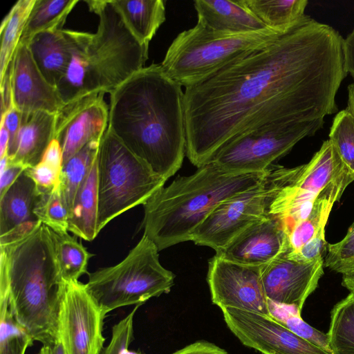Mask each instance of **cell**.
<instances>
[{
  "mask_svg": "<svg viewBox=\"0 0 354 354\" xmlns=\"http://www.w3.org/2000/svg\"><path fill=\"white\" fill-rule=\"evenodd\" d=\"M344 38L308 15L277 38L185 88L186 156L197 168L227 142L272 122L324 120L337 113L348 73Z\"/></svg>",
  "mask_w": 354,
  "mask_h": 354,
  "instance_id": "6da1fadb",
  "label": "cell"
},
{
  "mask_svg": "<svg viewBox=\"0 0 354 354\" xmlns=\"http://www.w3.org/2000/svg\"><path fill=\"white\" fill-rule=\"evenodd\" d=\"M110 94L107 129L167 180L186 155L184 93L161 64L137 71Z\"/></svg>",
  "mask_w": 354,
  "mask_h": 354,
  "instance_id": "7a4b0ae2",
  "label": "cell"
},
{
  "mask_svg": "<svg viewBox=\"0 0 354 354\" xmlns=\"http://www.w3.org/2000/svg\"><path fill=\"white\" fill-rule=\"evenodd\" d=\"M0 250V302L8 301L15 318L35 341L46 344L59 339L65 281L50 229L41 223Z\"/></svg>",
  "mask_w": 354,
  "mask_h": 354,
  "instance_id": "3957f363",
  "label": "cell"
},
{
  "mask_svg": "<svg viewBox=\"0 0 354 354\" xmlns=\"http://www.w3.org/2000/svg\"><path fill=\"white\" fill-rule=\"evenodd\" d=\"M272 166L261 172L232 173L209 161L189 176H178L144 205L143 234L159 251L191 241L195 230L218 205L260 184Z\"/></svg>",
  "mask_w": 354,
  "mask_h": 354,
  "instance_id": "277c9868",
  "label": "cell"
},
{
  "mask_svg": "<svg viewBox=\"0 0 354 354\" xmlns=\"http://www.w3.org/2000/svg\"><path fill=\"white\" fill-rule=\"evenodd\" d=\"M99 23L95 33L82 32L70 63L56 86L64 104L96 93H111L145 67L149 45L126 25L113 0L85 1Z\"/></svg>",
  "mask_w": 354,
  "mask_h": 354,
  "instance_id": "5b68a950",
  "label": "cell"
},
{
  "mask_svg": "<svg viewBox=\"0 0 354 354\" xmlns=\"http://www.w3.org/2000/svg\"><path fill=\"white\" fill-rule=\"evenodd\" d=\"M287 30L267 28L251 32L230 34L211 30L197 21L194 27L180 32L173 40L161 66L168 76L187 88L266 46Z\"/></svg>",
  "mask_w": 354,
  "mask_h": 354,
  "instance_id": "8992f818",
  "label": "cell"
},
{
  "mask_svg": "<svg viewBox=\"0 0 354 354\" xmlns=\"http://www.w3.org/2000/svg\"><path fill=\"white\" fill-rule=\"evenodd\" d=\"M156 244L143 234L118 264L88 272L85 287L106 315L126 306H140L170 291L175 275L159 261Z\"/></svg>",
  "mask_w": 354,
  "mask_h": 354,
  "instance_id": "52a82bcc",
  "label": "cell"
},
{
  "mask_svg": "<svg viewBox=\"0 0 354 354\" xmlns=\"http://www.w3.org/2000/svg\"><path fill=\"white\" fill-rule=\"evenodd\" d=\"M97 232L113 219L147 201L167 181L108 129L97 155Z\"/></svg>",
  "mask_w": 354,
  "mask_h": 354,
  "instance_id": "ba28073f",
  "label": "cell"
},
{
  "mask_svg": "<svg viewBox=\"0 0 354 354\" xmlns=\"http://www.w3.org/2000/svg\"><path fill=\"white\" fill-rule=\"evenodd\" d=\"M301 165L287 168L272 165L260 184L218 205L194 232L191 241L216 252L253 224L270 216L278 193L296 177Z\"/></svg>",
  "mask_w": 354,
  "mask_h": 354,
  "instance_id": "9c48e42d",
  "label": "cell"
},
{
  "mask_svg": "<svg viewBox=\"0 0 354 354\" xmlns=\"http://www.w3.org/2000/svg\"><path fill=\"white\" fill-rule=\"evenodd\" d=\"M324 124L322 120L264 124L230 140L209 161L232 173L265 171L301 140L315 135Z\"/></svg>",
  "mask_w": 354,
  "mask_h": 354,
  "instance_id": "30bf717a",
  "label": "cell"
},
{
  "mask_svg": "<svg viewBox=\"0 0 354 354\" xmlns=\"http://www.w3.org/2000/svg\"><path fill=\"white\" fill-rule=\"evenodd\" d=\"M347 174L351 175L334 146L329 140H325L310 162L301 165L292 181L278 193L271 205L270 215L291 220L306 217L317 195Z\"/></svg>",
  "mask_w": 354,
  "mask_h": 354,
  "instance_id": "8fae6325",
  "label": "cell"
},
{
  "mask_svg": "<svg viewBox=\"0 0 354 354\" xmlns=\"http://www.w3.org/2000/svg\"><path fill=\"white\" fill-rule=\"evenodd\" d=\"M261 267L235 263L215 254L208 261L207 277L212 301L221 309L233 308L272 317Z\"/></svg>",
  "mask_w": 354,
  "mask_h": 354,
  "instance_id": "7c38bea8",
  "label": "cell"
},
{
  "mask_svg": "<svg viewBox=\"0 0 354 354\" xmlns=\"http://www.w3.org/2000/svg\"><path fill=\"white\" fill-rule=\"evenodd\" d=\"M105 316L79 281H65L59 335L67 354H100Z\"/></svg>",
  "mask_w": 354,
  "mask_h": 354,
  "instance_id": "4fadbf2b",
  "label": "cell"
},
{
  "mask_svg": "<svg viewBox=\"0 0 354 354\" xmlns=\"http://www.w3.org/2000/svg\"><path fill=\"white\" fill-rule=\"evenodd\" d=\"M221 310L225 324L240 342L262 354H329L272 317L233 308Z\"/></svg>",
  "mask_w": 354,
  "mask_h": 354,
  "instance_id": "5bb4252c",
  "label": "cell"
},
{
  "mask_svg": "<svg viewBox=\"0 0 354 354\" xmlns=\"http://www.w3.org/2000/svg\"><path fill=\"white\" fill-rule=\"evenodd\" d=\"M104 93H91L64 104L56 113L55 138L63 164L88 142L100 140L108 127L109 111Z\"/></svg>",
  "mask_w": 354,
  "mask_h": 354,
  "instance_id": "9a60e30c",
  "label": "cell"
},
{
  "mask_svg": "<svg viewBox=\"0 0 354 354\" xmlns=\"http://www.w3.org/2000/svg\"><path fill=\"white\" fill-rule=\"evenodd\" d=\"M287 252L261 267L263 287L269 301L301 313L323 274V258L303 263L288 257Z\"/></svg>",
  "mask_w": 354,
  "mask_h": 354,
  "instance_id": "2e32d148",
  "label": "cell"
},
{
  "mask_svg": "<svg viewBox=\"0 0 354 354\" xmlns=\"http://www.w3.org/2000/svg\"><path fill=\"white\" fill-rule=\"evenodd\" d=\"M6 73L12 104L21 113H57L64 105L56 88L37 68L27 44H19Z\"/></svg>",
  "mask_w": 354,
  "mask_h": 354,
  "instance_id": "e0dca14e",
  "label": "cell"
},
{
  "mask_svg": "<svg viewBox=\"0 0 354 354\" xmlns=\"http://www.w3.org/2000/svg\"><path fill=\"white\" fill-rule=\"evenodd\" d=\"M288 250L285 225L270 215L245 230L216 255L241 264L263 266Z\"/></svg>",
  "mask_w": 354,
  "mask_h": 354,
  "instance_id": "ac0fdd59",
  "label": "cell"
},
{
  "mask_svg": "<svg viewBox=\"0 0 354 354\" xmlns=\"http://www.w3.org/2000/svg\"><path fill=\"white\" fill-rule=\"evenodd\" d=\"M42 194L24 171L0 197V245L21 239L41 223L35 210Z\"/></svg>",
  "mask_w": 354,
  "mask_h": 354,
  "instance_id": "d6986e66",
  "label": "cell"
},
{
  "mask_svg": "<svg viewBox=\"0 0 354 354\" xmlns=\"http://www.w3.org/2000/svg\"><path fill=\"white\" fill-rule=\"evenodd\" d=\"M82 32L68 29L39 32L27 44L46 81L56 88L63 77Z\"/></svg>",
  "mask_w": 354,
  "mask_h": 354,
  "instance_id": "ffe728a7",
  "label": "cell"
},
{
  "mask_svg": "<svg viewBox=\"0 0 354 354\" xmlns=\"http://www.w3.org/2000/svg\"><path fill=\"white\" fill-rule=\"evenodd\" d=\"M198 21L207 28L225 33H247L267 28L241 0H196Z\"/></svg>",
  "mask_w": 354,
  "mask_h": 354,
  "instance_id": "44dd1931",
  "label": "cell"
},
{
  "mask_svg": "<svg viewBox=\"0 0 354 354\" xmlns=\"http://www.w3.org/2000/svg\"><path fill=\"white\" fill-rule=\"evenodd\" d=\"M56 113L36 111L22 113L13 156L9 161L25 168L38 164L55 138Z\"/></svg>",
  "mask_w": 354,
  "mask_h": 354,
  "instance_id": "7402d4cb",
  "label": "cell"
},
{
  "mask_svg": "<svg viewBox=\"0 0 354 354\" xmlns=\"http://www.w3.org/2000/svg\"><path fill=\"white\" fill-rule=\"evenodd\" d=\"M353 180L351 175H345L328 185L317 195L308 216L288 231V252H296L319 231L325 230L334 203L339 200L346 187Z\"/></svg>",
  "mask_w": 354,
  "mask_h": 354,
  "instance_id": "603a6c76",
  "label": "cell"
},
{
  "mask_svg": "<svg viewBox=\"0 0 354 354\" xmlns=\"http://www.w3.org/2000/svg\"><path fill=\"white\" fill-rule=\"evenodd\" d=\"M97 159L78 190L71 212L68 232L87 241H93L97 232Z\"/></svg>",
  "mask_w": 354,
  "mask_h": 354,
  "instance_id": "cb8c5ba5",
  "label": "cell"
},
{
  "mask_svg": "<svg viewBox=\"0 0 354 354\" xmlns=\"http://www.w3.org/2000/svg\"><path fill=\"white\" fill-rule=\"evenodd\" d=\"M126 25L142 43L148 44L165 21L162 0H113Z\"/></svg>",
  "mask_w": 354,
  "mask_h": 354,
  "instance_id": "d4e9b609",
  "label": "cell"
},
{
  "mask_svg": "<svg viewBox=\"0 0 354 354\" xmlns=\"http://www.w3.org/2000/svg\"><path fill=\"white\" fill-rule=\"evenodd\" d=\"M79 0H35L19 43L27 44L35 35L62 29Z\"/></svg>",
  "mask_w": 354,
  "mask_h": 354,
  "instance_id": "484cf974",
  "label": "cell"
},
{
  "mask_svg": "<svg viewBox=\"0 0 354 354\" xmlns=\"http://www.w3.org/2000/svg\"><path fill=\"white\" fill-rule=\"evenodd\" d=\"M100 140L88 142L62 165L59 185L69 216L78 190L97 159Z\"/></svg>",
  "mask_w": 354,
  "mask_h": 354,
  "instance_id": "4316f807",
  "label": "cell"
},
{
  "mask_svg": "<svg viewBox=\"0 0 354 354\" xmlns=\"http://www.w3.org/2000/svg\"><path fill=\"white\" fill-rule=\"evenodd\" d=\"M268 28L287 30L302 19L307 0H241Z\"/></svg>",
  "mask_w": 354,
  "mask_h": 354,
  "instance_id": "83f0119b",
  "label": "cell"
},
{
  "mask_svg": "<svg viewBox=\"0 0 354 354\" xmlns=\"http://www.w3.org/2000/svg\"><path fill=\"white\" fill-rule=\"evenodd\" d=\"M35 0H19L5 16L0 26V82L3 80L20 42Z\"/></svg>",
  "mask_w": 354,
  "mask_h": 354,
  "instance_id": "f1b7e54d",
  "label": "cell"
},
{
  "mask_svg": "<svg viewBox=\"0 0 354 354\" xmlns=\"http://www.w3.org/2000/svg\"><path fill=\"white\" fill-rule=\"evenodd\" d=\"M50 230L63 280L66 282L78 281L82 275L87 273L88 262L93 254L77 241V236H71L68 232Z\"/></svg>",
  "mask_w": 354,
  "mask_h": 354,
  "instance_id": "f546056e",
  "label": "cell"
},
{
  "mask_svg": "<svg viewBox=\"0 0 354 354\" xmlns=\"http://www.w3.org/2000/svg\"><path fill=\"white\" fill-rule=\"evenodd\" d=\"M327 335L332 354H354V292L333 308Z\"/></svg>",
  "mask_w": 354,
  "mask_h": 354,
  "instance_id": "4dcf8cb0",
  "label": "cell"
},
{
  "mask_svg": "<svg viewBox=\"0 0 354 354\" xmlns=\"http://www.w3.org/2000/svg\"><path fill=\"white\" fill-rule=\"evenodd\" d=\"M34 341L15 318L8 301L0 303V354H25Z\"/></svg>",
  "mask_w": 354,
  "mask_h": 354,
  "instance_id": "1f68e13d",
  "label": "cell"
},
{
  "mask_svg": "<svg viewBox=\"0 0 354 354\" xmlns=\"http://www.w3.org/2000/svg\"><path fill=\"white\" fill-rule=\"evenodd\" d=\"M328 137L354 178V115L346 109L337 112Z\"/></svg>",
  "mask_w": 354,
  "mask_h": 354,
  "instance_id": "d6a6232c",
  "label": "cell"
},
{
  "mask_svg": "<svg viewBox=\"0 0 354 354\" xmlns=\"http://www.w3.org/2000/svg\"><path fill=\"white\" fill-rule=\"evenodd\" d=\"M35 213L39 221L52 230L68 232L69 212L59 183L51 192L42 194Z\"/></svg>",
  "mask_w": 354,
  "mask_h": 354,
  "instance_id": "836d02e7",
  "label": "cell"
},
{
  "mask_svg": "<svg viewBox=\"0 0 354 354\" xmlns=\"http://www.w3.org/2000/svg\"><path fill=\"white\" fill-rule=\"evenodd\" d=\"M140 306L112 328L111 339L100 354H146L140 351H131L129 346L133 339V317Z\"/></svg>",
  "mask_w": 354,
  "mask_h": 354,
  "instance_id": "e575fe53",
  "label": "cell"
},
{
  "mask_svg": "<svg viewBox=\"0 0 354 354\" xmlns=\"http://www.w3.org/2000/svg\"><path fill=\"white\" fill-rule=\"evenodd\" d=\"M354 265V222L340 241L328 244L325 266L342 274Z\"/></svg>",
  "mask_w": 354,
  "mask_h": 354,
  "instance_id": "d590c367",
  "label": "cell"
},
{
  "mask_svg": "<svg viewBox=\"0 0 354 354\" xmlns=\"http://www.w3.org/2000/svg\"><path fill=\"white\" fill-rule=\"evenodd\" d=\"M295 334L332 354L327 334H325L305 322L300 313L295 310H289L279 319H276Z\"/></svg>",
  "mask_w": 354,
  "mask_h": 354,
  "instance_id": "8d00e7d4",
  "label": "cell"
},
{
  "mask_svg": "<svg viewBox=\"0 0 354 354\" xmlns=\"http://www.w3.org/2000/svg\"><path fill=\"white\" fill-rule=\"evenodd\" d=\"M62 166L44 159L36 165L25 169L26 174L35 183L41 193L51 192L59 182Z\"/></svg>",
  "mask_w": 354,
  "mask_h": 354,
  "instance_id": "74e56055",
  "label": "cell"
},
{
  "mask_svg": "<svg viewBox=\"0 0 354 354\" xmlns=\"http://www.w3.org/2000/svg\"><path fill=\"white\" fill-rule=\"evenodd\" d=\"M328 244L325 239V230L319 231L314 237L296 252H288L290 259L303 263H310L323 258Z\"/></svg>",
  "mask_w": 354,
  "mask_h": 354,
  "instance_id": "f35d334b",
  "label": "cell"
},
{
  "mask_svg": "<svg viewBox=\"0 0 354 354\" xmlns=\"http://www.w3.org/2000/svg\"><path fill=\"white\" fill-rule=\"evenodd\" d=\"M22 113L12 104L1 115L0 124H3L9 135L7 156L10 158L15 152L16 142L21 124Z\"/></svg>",
  "mask_w": 354,
  "mask_h": 354,
  "instance_id": "ab89813d",
  "label": "cell"
},
{
  "mask_svg": "<svg viewBox=\"0 0 354 354\" xmlns=\"http://www.w3.org/2000/svg\"><path fill=\"white\" fill-rule=\"evenodd\" d=\"M26 168L21 165L9 161L6 168L0 172V197L12 186Z\"/></svg>",
  "mask_w": 354,
  "mask_h": 354,
  "instance_id": "60d3db41",
  "label": "cell"
},
{
  "mask_svg": "<svg viewBox=\"0 0 354 354\" xmlns=\"http://www.w3.org/2000/svg\"><path fill=\"white\" fill-rule=\"evenodd\" d=\"M172 354H229L224 349L207 341H198Z\"/></svg>",
  "mask_w": 354,
  "mask_h": 354,
  "instance_id": "b9f144b4",
  "label": "cell"
},
{
  "mask_svg": "<svg viewBox=\"0 0 354 354\" xmlns=\"http://www.w3.org/2000/svg\"><path fill=\"white\" fill-rule=\"evenodd\" d=\"M343 51L346 70L354 80V29L344 38Z\"/></svg>",
  "mask_w": 354,
  "mask_h": 354,
  "instance_id": "7bdbcfd3",
  "label": "cell"
},
{
  "mask_svg": "<svg viewBox=\"0 0 354 354\" xmlns=\"http://www.w3.org/2000/svg\"><path fill=\"white\" fill-rule=\"evenodd\" d=\"M37 354H67V353L59 339L54 342L43 344Z\"/></svg>",
  "mask_w": 354,
  "mask_h": 354,
  "instance_id": "ee69618b",
  "label": "cell"
},
{
  "mask_svg": "<svg viewBox=\"0 0 354 354\" xmlns=\"http://www.w3.org/2000/svg\"><path fill=\"white\" fill-rule=\"evenodd\" d=\"M9 135L3 124H0V158L7 155Z\"/></svg>",
  "mask_w": 354,
  "mask_h": 354,
  "instance_id": "f6af8a7d",
  "label": "cell"
},
{
  "mask_svg": "<svg viewBox=\"0 0 354 354\" xmlns=\"http://www.w3.org/2000/svg\"><path fill=\"white\" fill-rule=\"evenodd\" d=\"M342 286L354 292V265L342 273Z\"/></svg>",
  "mask_w": 354,
  "mask_h": 354,
  "instance_id": "bcb514c9",
  "label": "cell"
},
{
  "mask_svg": "<svg viewBox=\"0 0 354 354\" xmlns=\"http://www.w3.org/2000/svg\"><path fill=\"white\" fill-rule=\"evenodd\" d=\"M346 109L354 115V83L348 86V100Z\"/></svg>",
  "mask_w": 354,
  "mask_h": 354,
  "instance_id": "7dc6e473",
  "label": "cell"
}]
</instances>
